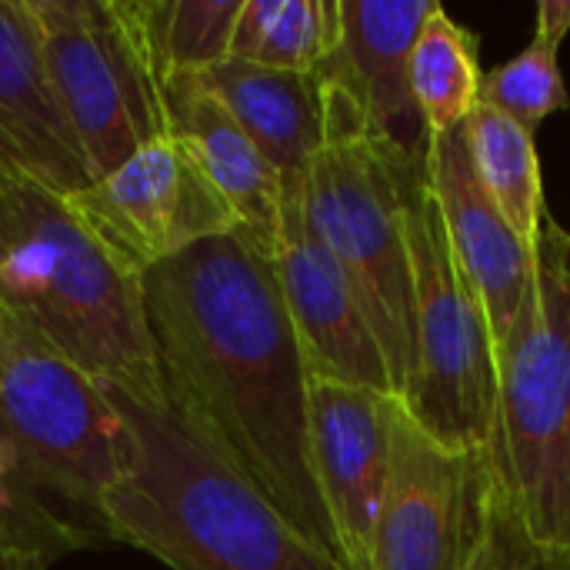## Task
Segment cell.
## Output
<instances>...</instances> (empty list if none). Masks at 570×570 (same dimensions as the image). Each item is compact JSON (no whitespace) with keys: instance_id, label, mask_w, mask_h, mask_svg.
Here are the masks:
<instances>
[{"instance_id":"cell-5","label":"cell","mask_w":570,"mask_h":570,"mask_svg":"<svg viewBox=\"0 0 570 570\" xmlns=\"http://www.w3.org/2000/svg\"><path fill=\"white\" fill-rule=\"evenodd\" d=\"M491 468L528 541L570 561V230L544 214L534 294L501 361Z\"/></svg>"},{"instance_id":"cell-15","label":"cell","mask_w":570,"mask_h":570,"mask_svg":"<svg viewBox=\"0 0 570 570\" xmlns=\"http://www.w3.org/2000/svg\"><path fill=\"white\" fill-rule=\"evenodd\" d=\"M0 150L60 197L94 184L27 0H0Z\"/></svg>"},{"instance_id":"cell-17","label":"cell","mask_w":570,"mask_h":570,"mask_svg":"<svg viewBox=\"0 0 570 570\" xmlns=\"http://www.w3.org/2000/svg\"><path fill=\"white\" fill-rule=\"evenodd\" d=\"M200 80L254 140V147L281 177V187L304 184L324 144L321 77L271 70L230 57L200 73Z\"/></svg>"},{"instance_id":"cell-9","label":"cell","mask_w":570,"mask_h":570,"mask_svg":"<svg viewBox=\"0 0 570 570\" xmlns=\"http://www.w3.org/2000/svg\"><path fill=\"white\" fill-rule=\"evenodd\" d=\"M63 200L83 230L134 277L200 240L237 234L234 210L174 137L137 147L117 170Z\"/></svg>"},{"instance_id":"cell-1","label":"cell","mask_w":570,"mask_h":570,"mask_svg":"<svg viewBox=\"0 0 570 570\" xmlns=\"http://www.w3.org/2000/svg\"><path fill=\"white\" fill-rule=\"evenodd\" d=\"M167 397L327 561L347 570L311 441V367L274 264L237 234L140 277Z\"/></svg>"},{"instance_id":"cell-26","label":"cell","mask_w":570,"mask_h":570,"mask_svg":"<svg viewBox=\"0 0 570 570\" xmlns=\"http://www.w3.org/2000/svg\"><path fill=\"white\" fill-rule=\"evenodd\" d=\"M0 570H7V564H3V558H0Z\"/></svg>"},{"instance_id":"cell-20","label":"cell","mask_w":570,"mask_h":570,"mask_svg":"<svg viewBox=\"0 0 570 570\" xmlns=\"http://www.w3.org/2000/svg\"><path fill=\"white\" fill-rule=\"evenodd\" d=\"M337 43V0H244L230 57L271 70L317 73Z\"/></svg>"},{"instance_id":"cell-24","label":"cell","mask_w":570,"mask_h":570,"mask_svg":"<svg viewBox=\"0 0 570 570\" xmlns=\"http://www.w3.org/2000/svg\"><path fill=\"white\" fill-rule=\"evenodd\" d=\"M548 561V570H570V561H551V558H544Z\"/></svg>"},{"instance_id":"cell-12","label":"cell","mask_w":570,"mask_h":570,"mask_svg":"<svg viewBox=\"0 0 570 570\" xmlns=\"http://www.w3.org/2000/svg\"><path fill=\"white\" fill-rule=\"evenodd\" d=\"M424 167L451 247L484 304L501 371V361L534 294V250L511 230L491 194L481 187L464 124L458 130L428 137Z\"/></svg>"},{"instance_id":"cell-8","label":"cell","mask_w":570,"mask_h":570,"mask_svg":"<svg viewBox=\"0 0 570 570\" xmlns=\"http://www.w3.org/2000/svg\"><path fill=\"white\" fill-rule=\"evenodd\" d=\"M60 107L90 177L117 170L137 147L167 137L164 73L144 0H27Z\"/></svg>"},{"instance_id":"cell-22","label":"cell","mask_w":570,"mask_h":570,"mask_svg":"<svg viewBox=\"0 0 570 570\" xmlns=\"http://www.w3.org/2000/svg\"><path fill=\"white\" fill-rule=\"evenodd\" d=\"M558 50L544 40H531L521 53L494 70H484L481 104L501 110L524 130H538L548 117L570 110V94L558 67Z\"/></svg>"},{"instance_id":"cell-4","label":"cell","mask_w":570,"mask_h":570,"mask_svg":"<svg viewBox=\"0 0 570 570\" xmlns=\"http://www.w3.org/2000/svg\"><path fill=\"white\" fill-rule=\"evenodd\" d=\"M421 164L424 157L387 144L341 87L324 83V144L304 177V214L361 297L394 397H404L411 377L414 287L404 194Z\"/></svg>"},{"instance_id":"cell-18","label":"cell","mask_w":570,"mask_h":570,"mask_svg":"<svg viewBox=\"0 0 570 570\" xmlns=\"http://www.w3.org/2000/svg\"><path fill=\"white\" fill-rule=\"evenodd\" d=\"M464 137L481 187L491 194L511 230L534 250L541 220L548 214L534 134L501 110L478 104L464 120Z\"/></svg>"},{"instance_id":"cell-13","label":"cell","mask_w":570,"mask_h":570,"mask_svg":"<svg viewBox=\"0 0 570 570\" xmlns=\"http://www.w3.org/2000/svg\"><path fill=\"white\" fill-rule=\"evenodd\" d=\"M397 397L311 377V441L327 514L347 570H371L374 524L391 468Z\"/></svg>"},{"instance_id":"cell-25","label":"cell","mask_w":570,"mask_h":570,"mask_svg":"<svg viewBox=\"0 0 570 570\" xmlns=\"http://www.w3.org/2000/svg\"><path fill=\"white\" fill-rule=\"evenodd\" d=\"M528 570H548V561H544V554H541V558H538V561H534V564H531Z\"/></svg>"},{"instance_id":"cell-10","label":"cell","mask_w":570,"mask_h":570,"mask_svg":"<svg viewBox=\"0 0 570 570\" xmlns=\"http://www.w3.org/2000/svg\"><path fill=\"white\" fill-rule=\"evenodd\" d=\"M484 481L488 454H454L434 441L397 397L371 570H464Z\"/></svg>"},{"instance_id":"cell-14","label":"cell","mask_w":570,"mask_h":570,"mask_svg":"<svg viewBox=\"0 0 570 570\" xmlns=\"http://www.w3.org/2000/svg\"><path fill=\"white\" fill-rule=\"evenodd\" d=\"M434 10L431 0H337V43L317 70L361 107L387 144L411 157L428 154V127L411 90V53Z\"/></svg>"},{"instance_id":"cell-2","label":"cell","mask_w":570,"mask_h":570,"mask_svg":"<svg viewBox=\"0 0 570 570\" xmlns=\"http://www.w3.org/2000/svg\"><path fill=\"white\" fill-rule=\"evenodd\" d=\"M127 431V471L100 508L104 534L170 570H341L167 397L104 387Z\"/></svg>"},{"instance_id":"cell-3","label":"cell","mask_w":570,"mask_h":570,"mask_svg":"<svg viewBox=\"0 0 570 570\" xmlns=\"http://www.w3.org/2000/svg\"><path fill=\"white\" fill-rule=\"evenodd\" d=\"M0 307L100 387L160 397L140 277L127 274L67 200L0 150Z\"/></svg>"},{"instance_id":"cell-16","label":"cell","mask_w":570,"mask_h":570,"mask_svg":"<svg viewBox=\"0 0 570 570\" xmlns=\"http://www.w3.org/2000/svg\"><path fill=\"white\" fill-rule=\"evenodd\" d=\"M167 137L180 140L207 180L237 217V237L261 257L274 261L281 230V177L204 87L200 77H170L164 83Z\"/></svg>"},{"instance_id":"cell-23","label":"cell","mask_w":570,"mask_h":570,"mask_svg":"<svg viewBox=\"0 0 570 570\" xmlns=\"http://www.w3.org/2000/svg\"><path fill=\"white\" fill-rule=\"evenodd\" d=\"M570 33V0H541L538 3V30L534 37L551 43V47H561L564 37Z\"/></svg>"},{"instance_id":"cell-6","label":"cell","mask_w":570,"mask_h":570,"mask_svg":"<svg viewBox=\"0 0 570 570\" xmlns=\"http://www.w3.org/2000/svg\"><path fill=\"white\" fill-rule=\"evenodd\" d=\"M414 341L411 377L401 404L444 448L481 458L494 441L498 417V351L484 304L461 267L428 167H414L404 194Z\"/></svg>"},{"instance_id":"cell-7","label":"cell","mask_w":570,"mask_h":570,"mask_svg":"<svg viewBox=\"0 0 570 570\" xmlns=\"http://www.w3.org/2000/svg\"><path fill=\"white\" fill-rule=\"evenodd\" d=\"M0 438L27 484L57 498L87 531L127 471V431L107 391L0 307Z\"/></svg>"},{"instance_id":"cell-11","label":"cell","mask_w":570,"mask_h":570,"mask_svg":"<svg viewBox=\"0 0 570 570\" xmlns=\"http://www.w3.org/2000/svg\"><path fill=\"white\" fill-rule=\"evenodd\" d=\"M271 264L311 377L394 397L391 371L361 297L347 271L307 224L304 184L281 187V230Z\"/></svg>"},{"instance_id":"cell-19","label":"cell","mask_w":570,"mask_h":570,"mask_svg":"<svg viewBox=\"0 0 570 570\" xmlns=\"http://www.w3.org/2000/svg\"><path fill=\"white\" fill-rule=\"evenodd\" d=\"M481 43L441 3L428 17L411 53V90L428 137L458 130L481 104Z\"/></svg>"},{"instance_id":"cell-21","label":"cell","mask_w":570,"mask_h":570,"mask_svg":"<svg viewBox=\"0 0 570 570\" xmlns=\"http://www.w3.org/2000/svg\"><path fill=\"white\" fill-rule=\"evenodd\" d=\"M244 0H144V23L164 73L200 77L230 60Z\"/></svg>"}]
</instances>
